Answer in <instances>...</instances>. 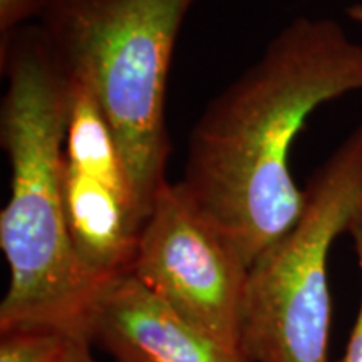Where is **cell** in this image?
I'll return each instance as SVG.
<instances>
[{
	"label": "cell",
	"instance_id": "cell-1",
	"mask_svg": "<svg viewBox=\"0 0 362 362\" xmlns=\"http://www.w3.org/2000/svg\"><path fill=\"white\" fill-rule=\"evenodd\" d=\"M362 90V44L325 17H297L208 103L178 183L252 267L300 218L292 148L312 112Z\"/></svg>",
	"mask_w": 362,
	"mask_h": 362
},
{
	"label": "cell",
	"instance_id": "cell-2",
	"mask_svg": "<svg viewBox=\"0 0 362 362\" xmlns=\"http://www.w3.org/2000/svg\"><path fill=\"white\" fill-rule=\"evenodd\" d=\"M7 90L0 143L11 165V197L0 211V248L8 285L0 329L47 324L86 332L99 288L81 264L62 200V149L72 84L59 69L37 24L0 42Z\"/></svg>",
	"mask_w": 362,
	"mask_h": 362
},
{
	"label": "cell",
	"instance_id": "cell-3",
	"mask_svg": "<svg viewBox=\"0 0 362 362\" xmlns=\"http://www.w3.org/2000/svg\"><path fill=\"white\" fill-rule=\"evenodd\" d=\"M198 0H49L39 29L59 69L111 126L144 205L170 181L166 96L176 40Z\"/></svg>",
	"mask_w": 362,
	"mask_h": 362
},
{
	"label": "cell",
	"instance_id": "cell-4",
	"mask_svg": "<svg viewBox=\"0 0 362 362\" xmlns=\"http://www.w3.org/2000/svg\"><path fill=\"white\" fill-rule=\"evenodd\" d=\"M362 205V124L305 187L297 223L248 270L240 352L248 362H330L329 255Z\"/></svg>",
	"mask_w": 362,
	"mask_h": 362
},
{
	"label": "cell",
	"instance_id": "cell-5",
	"mask_svg": "<svg viewBox=\"0 0 362 362\" xmlns=\"http://www.w3.org/2000/svg\"><path fill=\"white\" fill-rule=\"evenodd\" d=\"M250 267L181 188L158 193L131 275L189 322L240 351V319Z\"/></svg>",
	"mask_w": 362,
	"mask_h": 362
},
{
	"label": "cell",
	"instance_id": "cell-6",
	"mask_svg": "<svg viewBox=\"0 0 362 362\" xmlns=\"http://www.w3.org/2000/svg\"><path fill=\"white\" fill-rule=\"evenodd\" d=\"M61 180L67 228L88 274L101 285L131 274L151 211L98 103L76 84Z\"/></svg>",
	"mask_w": 362,
	"mask_h": 362
},
{
	"label": "cell",
	"instance_id": "cell-7",
	"mask_svg": "<svg viewBox=\"0 0 362 362\" xmlns=\"http://www.w3.org/2000/svg\"><path fill=\"white\" fill-rule=\"evenodd\" d=\"M86 332L116 362H248L131 274L99 288L86 317Z\"/></svg>",
	"mask_w": 362,
	"mask_h": 362
},
{
	"label": "cell",
	"instance_id": "cell-8",
	"mask_svg": "<svg viewBox=\"0 0 362 362\" xmlns=\"http://www.w3.org/2000/svg\"><path fill=\"white\" fill-rule=\"evenodd\" d=\"M78 336L86 334L47 324L0 329V362H57Z\"/></svg>",
	"mask_w": 362,
	"mask_h": 362
},
{
	"label": "cell",
	"instance_id": "cell-9",
	"mask_svg": "<svg viewBox=\"0 0 362 362\" xmlns=\"http://www.w3.org/2000/svg\"><path fill=\"white\" fill-rule=\"evenodd\" d=\"M49 0H0V42L17 29L39 21Z\"/></svg>",
	"mask_w": 362,
	"mask_h": 362
},
{
	"label": "cell",
	"instance_id": "cell-10",
	"mask_svg": "<svg viewBox=\"0 0 362 362\" xmlns=\"http://www.w3.org/2000/svg\"><path fill=\"white\" fill-rule=\"evenodd\" d=\"M347 233H349L352 245H354L357 265H359L361 270V304L359 310H357L354 327L351 330L346 352H344L342 359L339 362H362V205L359 206V210L356 211L354 218L351 220Z\"/></svg>",
	"mask_w": 362,
	"mask_h": 362
},
{
	"label": "cell",
	"instance_id": "cell-11",
	"mask_svg": "<svg viewBox=\"0 0 362 362\" xmlns=\"http://www.w3.org/2000/svg\"><path fill=\"white\" fill-rule=\"evenodd\" d=\"M90 339L86 336H78L69 344V347L61 356L57 362H98L90 354Z\"/></svg>",
	"mask_w": 362,
	"mask_h": 362
},
{
	"label": "cell",
	"instance_id": "cell-12",
	"mask_svg": "<svg viewBox=\"0 0 362 362\" xmlns=\"http://www.w3.org/2000/svg\"><path fill=\"white\" fill-rule=\"evenodd\" d=\"M346 13L347 17H349V19L362 30V2L351 4V6L346 8Z\"/></svg>",
	"mask_w": 362,
	"mask_h": 362
}]
</instances>
